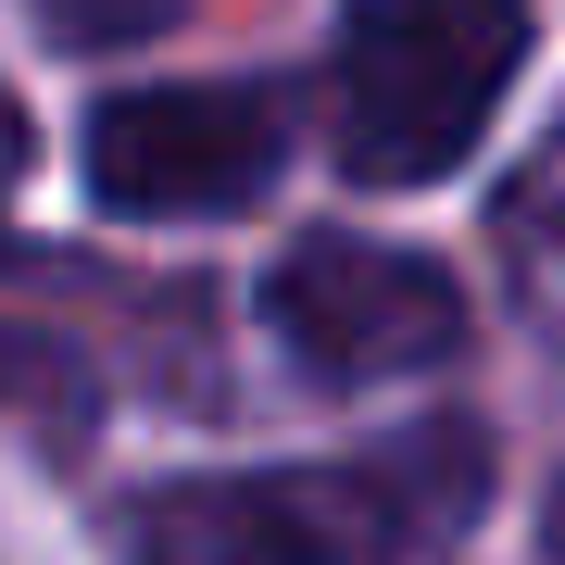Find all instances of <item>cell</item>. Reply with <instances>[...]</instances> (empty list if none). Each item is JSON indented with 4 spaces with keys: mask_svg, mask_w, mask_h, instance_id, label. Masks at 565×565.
I'll return each mask as SVG.
<instances>
[{
    "mask_svg": "<svg viewBox=\"0 0 565 565\" xmlns=\"http://www.w3.org/2000/svg\"><path fill=\"white\" fill-rule=\"evenodd\" d=\"M490 452L465 427H427L364 465L302 478H177L126 503V565H403L440 527H465Z\"/></svg>",
    "mask_w": 565,
    "mask_h": 565,
    "instance_id": "obj_1",
    "label": "cell"
},
{
    "mask_svg": "<svg viewBox=\"0 0 565 565\" xmlns=\"http://www.w3.org/2000/svg\"><path fill=\"white\" fill-rule=\"evenodd\" d=\"M515 63H527V0H352L327 139L364 189H427L490 139Z\"/></svg>",
    "mask_w": 565,
    "mask_h": 565,
    "instance_id": "obj_2",
    "label": "cell"
},
{
    "mask_svg": "<svg viewBox=\"0 0 565 565\" xmlns=\"http://www.w3.org/2000/svg\"><path fill=\"white\" fill-rule=\"evenodd\" d=\"M277 340L315 364V377H427V364L465 352V302L452 277L403 239H352V226H315L277 264Z\"/></svg>",
    "mask_w": 565,
    "mask_h": 565,
    "instance_id": "obj_3",
    "label": "cell"
},
{
    "mask_svg": "<svg viewBox=\"0 0 565 565\" xmlns=\"http://www.w3.org/2000/svg\"><path fill=\"white\" fill-rule=\"evenodd\" d=\"M289 126L264 88H126V102L88 114V189L114 214H239L277 189Z\"/></svg>",
    "mask_w": 565,
    "mask_h": 565,
    "instance_id": "obj_4",
    "label": "cell"
},
{
    "mask_svg": "<svg viewBox=\"0 0 565 565\" xmlns=\"http://www.w3.org/2000/svg\"><path fill=\"white\" fill-rule=\"evenodd\" d=\"M0 403H76V364L39 327H0Z\"/></svg>",
    "mask_w": 565,
    "mask_h": 565,
    "instance_id": "obj_5",
    "label": "cell"
},
{
    "mask_svg": "<svg viewBox=\"0 0 565 565\" xmlns=\"http://www.w3.org/2000/svg\"><path fill=\"white\" fill-rule=\"evenodd\" d=\"M541 553H553V565H565V490H553V515H541Z\"/></svg>",
    "mask_w": 565,
    "mask_h": 565,
    "instance_id": "obj_6",
    "label": "cell"
},
{
    "mask_svg": "<svg viewBox=\"0 0 565 565\" xmlns=\"http://www.w3.org/2000/svg\"><path fill=\"white\" fill-rule=\"evenodd\" d=\"M13 151H25V126H13V114H0V177H13Z\"/></svg>",
    "mask_w": 565,
    "mask_h": 565,
    "instance_id": "obj_7",
    "label": "cell"
}]
</instances>
